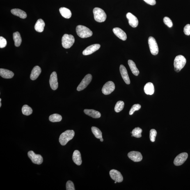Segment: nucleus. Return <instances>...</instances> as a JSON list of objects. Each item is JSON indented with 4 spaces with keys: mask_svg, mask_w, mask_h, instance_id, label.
Segmentation results:
<instances>
[{
    "mask_svg": "<svg viewBox=\"0 0 190 190\" xmlns=\"http://www.w3.org/2000/svg\"><path fill=\"white\" fill-rule=\"evenodd\" d=\"M41 72V69L38 66L34 67L32 70L30 78L32 80H35L38 78Z\"/></svg>",
    "mask_w": 190,
    "mask_h": 190,
    "instance_id": "18",
    "label": "nucleus"
},
{
    "mask_svg": "<svg viewBox=\"0 0 190 190\" xmlns=\"http://www.w3.org/2000/svg\"><path fill=\"white\" fill-rule=\"evenodd\" d=\"M62 120L61 115L58 114H54L50 115L49 117V120L52 122H60Z\"/></svg>",
    "mask_w": 190,
    "mask_h": 190,
    "instance_id": "30",
    "label": "nucleus"
},
{
    "mask_svg": "<svg viewBox=\"0 0 190 190\" xmlns=\"http://www.w3.org/2000/svg\"><path fill=\"white\" fill-rule=\"evenodd\" d=\"M74 42L75 38L71 35L65 34L63 35L62 38V46L65 49L70 48L73 45Z\"/></svg>",
    "mask_w": 190,
    "mask_h": 190,
    "instance_id": "5",
    "label": "nucleus"
},
{
    "mask_svg": "<svg viewBox=\"0 0 190 190\" xmlns=\"http://www.w3.org/2000/svg\"><path fill=\"white\" fill-rule=\"evenodd\" d=\"M73 160L74 163L78 166H80L82 164L81 155L79 151L76 150L74 151L73 155Z\"/></svg>",
    "mask_w": 190,
    "mask_h": 190,
    "instance_id": "20",
    "label": "nucleus"
},
{
    "mask_svg": "<svg viewBox=\"0 0 190 190\" xmlns=\"http://www.w3.org/2000/svg\"><path fill=\"white\" fill-rule=\"evenodd\" d=\"M113 31L114 34L119 38L123 41H125L127 39V35L126 33L122 29L119 28H113Z\"/></svg>",
    "mask_w": 190,
    "mask_h": 190,
    "instance_id": "17",
    "label": "nucleus"
},
{
    "mask_svg": "<svg viewBox=\"0 0 190 190\" xmlns=\"http://www.w3.org/2000/svg\"><path fill=\"white\" fill-rule=\"evenodd\" d=\"M184 31L186 35L188 36L190 35V24L186 25L184 28Z\"/></svg>",
    "mask_w": 190,
    "mask_h": 190,
    "instance_id": "38",
    "label": "nucleus"
},
{
    "mask_svg": "<svg viewBox=\"0 0 190 190\" xmlns=\"http://www.w3.org/2000/svg\"><path fill=\"white\" fill-rule=\"evenodd\" d=\"M128 63L130 68L131 72L134 75L138 76L139 75V72L137 67H136L135 63L131 60H129Z\"/></svg>",
    "mask_w": 190,
    "mask_h": 190,
    "instance_id": "26",
    "label": "nucleus"
},
{
    "mask_svg": "<svg viewBox=\"0 0 190 190\" xmlns=\"http://www.w3.org/2000/svg\"><path fill=\"white\" fill-rule=\"evenodd\" d=\"M163 22L164 24L169 28H171L173 26V22L168 17H164L163 19Z\"/></svg>",
    "mask_w": 190,
    "mask_h": 190,
    "instance_id": "35",
    "label": "nucleus"
},
{
    "mask_svg": "<svg viewBox=\"0 0 190 190\" xmlns=\"http://www.w3.org/2000/svg\"><path fill=\"white\" fill-rule=\"evenodd\" d=\"M120 71L122 79L126 84L127 85L130 84V80L127 70L124 65H120Z\"/></svg>",
    "mask_w": 190,
    "mask_h": 190,
    "instance_id": "16",
    "label": "nucleus"
},
{
    "mask_svg": "<svg viewBox=\"0 0 190 190\" xmlns=\"http://www.w3.org/2000/svg\"><path fill=\"white\" fill-rule=\"evenodd\" d=\"M7 45V41L6 39L3 37H0V48H4L6 47Z\"/></svg>",
    "mask_w": 190,
    "mask_h": 190,
    "instance_id": "37",
    "label": "nucleus"
},
{
    "mask_svg": "<svg viewBox=\"0 0 190 190\" xmlns=\"http://www.w3.org/2000/svg\"><path fill=\"white\" fill-rule=\"evenodd\" d=\"M124 106V103L123 101H119L115 105V112L118 113L123 110Z\"/></svg>",
    "mask_w": 190,
    "mask_h": 190,
    "instance_id": "32",
    "label": "nucleus"
},
{
    "mask_svg": "<svg viewBox=\"0 0 190 190\" xmlns=\"http://www.w3.org/2000/svg\"><path fill=\"white\" fill-rule=\"evenodd\" d=\"M126 17L128 20L130 25L133 28L137 27L138 24V21L135 16L130 12H128L126 15Z\"/></svg>",
    "mask_w": 190,
    "mask_h": 190,
    "instance_id": "15",
    "label": "nucleus"
},
{
    "mask_svg": "<svg viewBox=\"0 0 190 190\" xmlns=\"http://www.w3.org/2000/svg\"><path fill=\"white\" fill-rule=\"evenodd\" d=\"M128 156L130 159L134 162H139L141 161L143 159L142 154L138 152L132 151L129 152L128 154Z\"/></svg>",
    "mask_w": 190,
    "mask_h": 190,
    "instance_id": "14",
    "label": "nucleus"
},
{
    "mask_svg": "<svg viewBox=\"0 0 190 190\" xmlns=\"http://www.w3.org/2000/svg\"><path fill=\"white\" fill-rule=\"evenodd\" d=\"M141 105L139 104H136L132 106L130 110V111H129V115H132L134 114L135 111L139 110L141 109Z\"/></svg>",
    "mask_w": 190,
    "mask_h": 190,
    "instance_id": "33",
    "label": "nucleus"
},
{
    "mask_svg": "<svg viewBox=\"0 0 190 190\" xmlns=\"http://www.w3.org/2000/svg\"><path fill=\"white\" fill-rule=\"evenodd\" d=\"M84 112L85 114L94 118H99L101 116L100 113L99 112L94 110L85 109Z\"/></svg>",
    "mask_w": 190,
    "mask_h": 190,
    "instance_id": "21",
    "label": "nucleus"
},
{
    "mask_svg": "<svg viewBox=\"0 0 190 190\" xmlns=\"http://www.w3.org/2000/svg\"><path fill=\"white\" fill-rule=\"evenodd\" d=\"M45 25V23L42 19H38L35 24V31L39 33L42 32L44 31Z\"/></svg>",
    "mask_w": 190,
    "mask_h": 190,
    "instance_id": "23",
    "label": "nucleus"
},
{
    "mask_svg": "<svg viewBox=\"0 0 190 190\" xmlns=\"http://www.w3.org/2000/svg\"><path fill=\"white\" fill-rule=\"evenodd\" d=\"M61 15L65 19H70L72 16V12L70 10L65 7H62L59 9Z\"/></svg>",
    "mask_w": 190,
    "mask_h": 190,
    "instance_id": "25",
    "label": "nucleus"
},
{
    "mask_svg": "<svg viewBox=\"0 0 190 190\" xmlns=\"http://www.w3.org/2000/svg\"><path fill=\"white\" fill-rule=\"evenodd\" d=\"M117 182L116 181H115V184H116L117 183Z\"/></svg>",
    "mask_w": 190,
    "mask_h": 190,
    "instance_id": "42",
    "label": "nucleus"
},
{
    "mask_svg": "<svg viewBox=\"0 0 190 190\" xmlns=\"http://www.w3.org/2000/svg\"><path fill=\"white\" fill-rule=\"evenodd\" d=\"M142 132V130L140 127H136L133 130L132 132H131L132 134V137L137 138H141L142 137L141 133Z\"/></svg>",
    "mask_w": 190,
    "mask_h": 190,
    "instance_id": "29",
    "label": "nucleus"
},
{
    "mask_svg": "<svg viewBox=\"0 0 190 190\" xmlns=\"http://www.w3.org/2000/svg\"><path fill=\"white\" fill-rule=\"evenodd\" d=\"M28 154L29 159L34 164H41L43 162V159L42 156L40 154H35L33 151H30L28 152Z\"/></svg>",
    "mask_w": 190,
    "mask_h": 190,
    "instance_id": "8",
    "label": "nucleus"
},
{
    "mask_svg": "<svg viewBox=\"0 0 190 190\" xmlns=\"http://www.w3.org/2000/svg\"><path fill=\"white\" fill-rule=\"evenodd\" d=\"M148 44L151 53L154 56H156L159 53V47L155 39L152 37L148 38Z\"/></svg>",
    "mask_w": 190,
    "mask_h": 190,
    "instance_id": "6",
    "label": "nucleus"
},
{
    "mask_svg": "<svg viewBox=\"0 0 190 190\" xmlns=\"http://www.w3.org/2000/svg\"><path fill=\"white\" fill-rule=\"evenodd\" d=\"M13 36L15 46L17 47H19L21 45L22 41L20 33L19 32H16L13 33Z\"/></svg>",
    "mask_w": 190,
    "mask_h": 190,
    "instance_id": "27",
    "label": "nucleus"
},
{
    "mask_svg": "<svg viewBox=\"0 0 190 190\" xmlns=\"http://www.w3.org/2000/svg\"><path fill=\"white\" fill-rule=\"evenodd\" d=\"M94 19L97 22H104L106 20V14L102 9L99 8H95L93 10Z\"/></svg>",
    "mask_w": 190,
    "mask_h": 190,
    "instance_id": "4",
    "label": "nucleus"
},
{
    "mask_svg": "<svg viewBox=\"0 0 190 190\" xmlns=\"http://www.w3.org/2000/svg\"><path fill=\"white\" fill-rule=\"evenodd\" d=\"M100 141L101 142H103L104 139H103L102 138H101V139H100Z\"/></svg>",
    "mask_w": 190,
    "mask_h": 190,
    "instance_id": "41",
    "label": "nucleus"
},
{
    "mask_svg": "<svg viewBox=\"0 0 190 190\" xmlns=\"http://www.w3.org/2000/svg\"><path fill=\"white\" fill-rule=\"evenodd\" d=\"M49 83L51 88L53 90L57 89L58 87L57 74L54 72L51 74L49 79Z\"/></svg>",
    "mask_w": 190,
    "mask_h": 190,
    "instance_id": "12",
    "label": "nucleus"
},
{
    "mask_svg": "<svg viewBox=\"0 0 190 190\" xmlns=\"http://www.w3.org/2000/svg\"><path fill=\"white\" fill-rule=\"evenodd\" d=\"M23 114L26 115H29L33 113V110L29 106L25 105L22 108Z\"/></svg>",
    "mask_w": 190,
    "mask_h": 190,
    "instance_id": "31",
    "label": "nucleus"
},
{
    "mask_svg": "<svg viewBox=\"0 0 190 190\" xmlns=\"http://www.w3.org/2000/svg\"><path fill=\"white\" fill-rule=\"evenodd\" d=\"M92 133L95 137L98 139H100L102 138V133L98 128L93 127L91 128Z\"/></svg>",
    "mask_w": 190,
    "mask_h": 190,
    "instance_id": "28",
    "label": "nucleus"
},
{
    "mask_svg": "<svg viewBox=\"0 0 190 190\" xmlns=\"http://www.w3.org/2000/svg\"><path fill=\"white\" fill-rule=\"evenodd\" d=\"M13 15L19 17L22 19H26L27 17V14L25 12L18 9H15L11 11Z\"/></svg>",
    "mask_w": 190,
    "mask_h": 190,
    "instance_id": "22",
    "label": "nucleus"
},
{
    "mask_svg": "<svg viewBox=\"0 0 190 190\" xmlns=\"http://www.w3.org/2000/svg\"><path fill=\"white\" fill-rule=\"evenodd\" d=\"M1 98L0 99V107H1Z\"/></svg>",
    "mask_w": 190,
    "mask_h": 190,
    "instance_id": "40",
    "label": "nucleus"
},
{
    "mask_svg": "<svg viewBox=\"0 0 190 190\" xmlns=\"http://www.w3.org/2000/svg\"><path fill=\"white\" fill-rule=\"evenodd\" d=\"M14 74L13 72L6 69H0V75L5 79H11L13 78Z\"/></svg>",
    "mask_w": 190,
    "mask_h": 190,
    "instance_id": "19",
    "label": "nucleus"
},
{
    "mask_svg": "<svg viewBox=\"0 0 190 190\" xmlns=\"http://www.w3.org/2000/svg\"><path fill=\"white\" fill-rule=\"evenodd\" d=\"M186 63V58L182 55H179L176 57L174 60V70L177 72H180L184 68Z\"/></svg>",
    "mask_w": 190,
    "mask_h": 190,
    "instance_id": "3",
    "label": "nucleus"
},
{
    "mask_svg": "<svg viewBox=\"0 0 190 190\" xmlns=\"http://www.w3.org/2000/svg\"><path fill=\"white\" fill-rule=\"evenodd\" d=\"M154 87L153 83H146L144 87V91L147 95H152L154 93Z\"/></svg>",
    "mask_w": 190,
    "mask_h": 190,
    "instance_id": "24",
    "label": "nucleus"
},
{
    "mask_svg": "<svg viewBox=\"0 0 190 190\" xmlns=\"http://www.w3.org/2000/svg\"><path fill=\"white\" fill-rule=\"evenodd\" d=\"M76 32L78 36L81 38H89L93 35L91 30L86 26L79 25L76 28Z\"/></svg>",
    "mask_w": 190,
    "mask_h": 190,
    "instance_id": "2",
    "label": "nucleus"
},
{
    "mask_svg": "<svg viewBox=\"0 0 190 190\" xmlns=\"http://www.w3.org/2000/svg\"><path fill=\"white\" fill-rule=\"evenodd\" d=\"M115 83L112 81H108L104 85L102 89V93L105 95H109L115 90Z\"/></svg>",
    "mask_w": 190,
    "mask_h": 190,
    "instance_id": "9",
    "label": "nucleus"
},
{
    "mask_svg": "<svg viewBox=\"0 0 190 190\" xmlns=\"http://www.w3.org/2000/svg\"><path fill=\"white\" fill-rule=\"evenodd\" d=\"M92 76L91 74H88L85 76V77L82 80L78 86L77 90L78 91H81L86 88L91 81Z\"/></svg>",
    "mask_w": 190,
    "mask_h": 190,
    "instance_id": "7",
    "label": "nucleus"
},
{
    "mask_svg": "<svg viewBox=\"0 0 190 190\" xmlns=\"http://www.w3.org/2000/svg\"><path fill=\"white\" fill-rule=\"evenodd\" d=\"M143 1L148 4L151 5H154L156 4L155 0H143Z\"/></svg>",
    "mask_w": 190,
    "mask_h": 190,
    "instance_id": "39",
    "label": "nucleus"
},
{
    "mask_svg": "<svg viewBox=\"0 0 190 190\" xmlns=\"http://www.w3.org/2000/svg\"><path fill=\"white\" fill-rule=\"evenodd\" d=\"M67 190H75V187L73 182L71 181H68L67 182L66 184Z\"/></svg>",
    "mask_w": 190,
    "mask_h": 190,
    "instance_id": "36",
    "label": "nucleus"
},
{
    "mask_svg": "<svg viewBox=\"0 0 190 190\" xmlns=\"http://www.w3.org/2000/svg\"><path fill=\"white\" fill-rule=\"evenodd\" d=\"M188 154L187 153H182L177 155L175 158L174 163L176 166H180L183 164L187 159Z\"/></svg>",
    "mask_w": 190,
    "mask_h": 190,
    "instance_id": "10",
    "label": "nucleus"
},
{
    "mask_svg": "<svg viewBox=\"0 0 190 190\" xmlns=\"http://www.w3.org/2000/svg\"><path fill=\"white\" fill-rule=\"evenodd\" d=\"M75 132L73 130H67L60 135L59 141L62 145H65L70 140L73 138Z\"/></svg>",
    "mask_w": 190,
    "mask_h": 190,
    "instance_id": "1",
    "label": "nucleus"
},
{
    "mask_svg": "<svg viewBox=\"0 0 190 190\" xmlns=\"http://www.w3.org/2000/svg\"><path fill=\"white\" fill-rule=\"evenodd\" d=\"M110 175L111 178L117 182H121L123 180V176L122 174L118 170H111L110 172Z\"/></svg>",
    "mask_w": 190,
    "mask_h": 190,
    "instance_id": "11",
    "label": "nucleus"
},
{
    "mask_svg": "<svg viewBox=\"0 0 190 190\" xmlns=\"http://www.w3.org/2000/svg\"><path fill=\"white\" fill-rule=\"evenodd\" d=\"M100 45L98 44H94L88 46L83 51V54L84 56H88L95 52L100 48Z\"/></svg>",
    "mask_w": 190,
    "mask_h": 190,
    "instance_id": "13",
    "label": "nucleus"
},
{
    "mask_svg": "<svg viewBox=\"0 0 190 190\" xmlns=\"http://www.w3.org/2000/svg\"><path fill=\"white\" fill-rule=\"evenodd\" d=\"M157 134V131L155 130L154 129L151 130L150 132V139L151 141L153 142L155 141Z\"/></svg>",
    "mask_w": 190,
    "mask_h": 190,
    "instance_id": "34",
    "label": "nucleus"
}]
</instances>
